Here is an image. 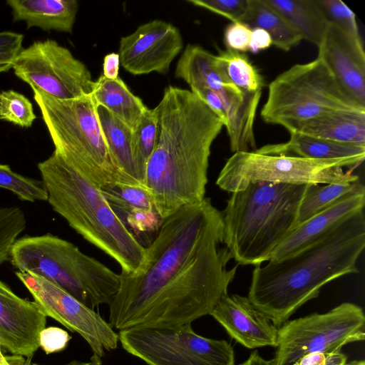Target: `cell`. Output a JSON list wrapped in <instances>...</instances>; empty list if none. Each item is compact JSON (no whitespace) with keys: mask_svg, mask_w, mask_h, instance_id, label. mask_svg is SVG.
<instances>
[{"mask_svg":"<svg viewBox=\"0 0 365 365\" xmlns=\"http://www.w3.org/2000/svg\"><path fill=\"white\" fill-rule=\"evenodd\" d=\"M284 143L266 145L255 151L268 155H284L314 160H333L346 158H365V145L339 143L289 133Z\"/></svg>","mask_w":365,"mask_h":365,"instance_id":"23","label":"cell"},{"mask_svg":"<svg viewBox=\"0 0 365 365\" xmlns=\"http://www.w3.org/2000/svg\"><path fill=\"white\" fill-rule=\"evenodd\" d=\"M345 358L346 356L341 351L333 354L312 353L303 356L292 365H333Z\"/></svg>","mask_w":365,"mask_h":365,"instance_id":"40","label":"cell"},{"mask_svg":"<svg viewBox=\"0 0 365 365\" xmlns=\"http://www.w3.org/2000/svg\"><path fill=\"white\" fill-rule=\"evenodd\" d=\"M155 109L157 140L143 187L163 221L205 197L211 147L224 124L191 91L172 86Z\"/></svg>","mask_w":365,"mask_h":365,"instance_id":"1","label":"cell"},{"mask_svg":"<svg viewBox=\"0 0 365 365\" xmlns=\"http://www.w3.org/2000/svg\"><path fill=\"white\" fill-rule=\"evenodd\" d=\"M358 193H365L364 185L359 181L308 185L299 207L294 227L343 198Z\"/></svg>","mask_w":365,"mask_h":365,"instance_id":"28","label":"cell"},{"mask_svg":"<svg viewBox=\"0 0 365 365\" xmlns=\"http://www.w3.org/2000/svg\"><path fill=\"white\" fill-rule=\"evenodd\" d=\"M14 21H24L28 29L71 33L78 10L76 0H8Z\"/></svg>","mask_w":365,"mask_h":365,"instance_id":"21","label":"cell"},{"mask_svg":"<svg viewBox=\"0 0 365 365\" xmlns=\"http://www.w3.org/2000/svg\"><path fill=\"white\" fill-rule=\"evenodd\" d=\"M287 130L289 133L365 145V111H332L294 124Z\"/></svg>","mask_w":365,"mask_h":365,"instance_id":"20","label":"cell"},{"mask_svg":"<svg viewBox=\"0 0 365 365\" xmlns=\"http://www.w3.org/2000/svg\"><path fill=\"white\" fill-rule=\"evenodd\" d=\"M71 339L68 333L59 327H45L39 335V347L46 354L58 352L67 346Z\"/></svg>","mask_w":365,"mask_h":365,"instance_id":"38","label":"cell"},{"mask_svg":"<svg viewBox=\"0 0 365 365\" xmlns=\"http://www.w3.org/2000/svg\"><path fill=\"white\" fill-rule=\"evenodd\" d=\"M26 365H30V361H29L26 364ZM33 365H38V364H33ZM68 365H102L101 360H93L91 359V361L87 363H76L73 362Z\"/></svg>","mask_w":365,"mask_h":365,"instance_id":"45","label":"cell"},{"mask_svg":"<svg viewBox=\"0 0 365 365\" xmlns=\"http://www.w3.org/2000/svg\"><path fill=\"white\" fill-rule=\"evenodd\" d=\"M222 244L221 215L195 256L135 315L127 329L192 324L210 315L227 294L238 267L227 269L232 258Z\"/></svg>","mask_w":365,"mask_h":365,"instance_id":"6","label":"cell"},{"mask_svg":"<svg viewBox=\"0 0 365 365\" xmlns=\"http://www.w3.org/2000/svg\"><path fill=\"white\" fill-rule=\"evenodd\" d=\"M346 361H347V358H345V359H343L337 361L336 363H335L333 365H346V364L347 363Z\"/></svg>","mask_w":365,"mask_h":365,"instance_id":"47","label":"cell"},{"mask_svg":"<svg viewBox=\"0 0 365 365\" xmlns=\"http://www.w3.org/2000/svg\"><path fill=\"white\" fill-rule=\"evenodd\" d=\"M0 187L11 191L21 200H48L47 190L42 180L23 176L14 172L6 164L0 163Z\"/></svg>","mask_w":365,"mask_h":365,"instance_id":"31","label":"cell"},{"mask_svg":"<svg viewBox=\"0 0 365 365\" xmlns=\"http://www.w3.org/2000/svg\"><path fill=\"white\" fill-rule=\"evenodd\" d=\"M365 193L349 195L294 227L273 252L269 260L289 256L322 237L339 222L364 210Z\"/></svg>","mask_w":365,"mask_h":365,"instance_id":"19","label":"cell"},{"mask_svg":"<svg viewBox=\"0 0 365 365\" xmlns=\"http://www.w3.org/2000/svg\"><path fill=\"white\" fill-rule=\"evenodd\" d=\"M221 216L210 197L185 205L163 221L145 259L135 273L120 272V287L109 303V323L118 331L196 254Z\"/></svg>","mask_w":365,"mask_h":365,"instance_id":"3","label":"cell"},{"mask_svg":"<svg viewBox=\"0 0 365 365\" xmlns=\"http://www.w3.org/2000/svg\"><path fill=\"white\" fill-rule=\"evenodd\" d=\"M11 68L32 89L57 99L77 98L93 91L94 81L87 66L52 39L23 48Z\"/></svg>","mask_w":365,"mask_h":365,"instance_id":"13","label":"cell"},{"mask_svg":"<svg viewBox=\"0 0 365 365\" xmlns=\"http://www.w3.org/2000/svg\"><path fill=\"white\" fill-rule=\"evenodd\" d=\"M346 365H365V361L364 360H354L346 363Z\"/></svg>","mask_w":365,"mask_h":365,"instance_id":"46","label":"cell"},{"mask_svg":"<svg viewBox=\"0 0 365 365\" xmlns=\"http://www.w3.org/2000/svg\"><path fill=\"white\" fill-rule=\"evenodd\" d=\"M91 94L97 107L105 108L131 130L148 109L120 77L110 80L101 75L94 81Z\"/></svg>","mask_w":365,"mask_h":365,"instance_id":"25","label":"cell"},{"mask_svg":"<svg viewBox=\"0 0 365 365\" xmlns=\"http://www.w3.org/2000/svg\"><path fill=\"white\" fill-rule=\"evenodd\" d=\"M239 365H272L270 360L262 358L257 351H253L250 356Z\"/></svg>","mask_w":365,"mask_h":365,"instance_id":"44","label":"cell"},{"mask_svg":"<svg viewBox=\"0 0 365 365\" xmlns=\"http://www.w3.org/2000/svg\"><path fill=\"white\" fill-rule=\"evenodd\" d=\"M182 47L178 29L170 23L155 19L122 37L118 53L121 66L134 76L152 72L165 74Z\"/></svg>","mask_w":365,"mask_h":365,"instance_id":"15","label":"cell"},{"mask_svg":"<svg viewBox=\"0 0 365 365\" xmlns=\"http://www.w3.org/2000/svg\"><path fill=\"white\" fill-rule=\"evenodd\" d=\"M24 35L21 34L0 32V71L4 72L11 68V63L22 50Z\"/></svg>","mask_w":365,"mask_h":365,"instance_id":"36","label":"cell"},{"mask_svg":"<svg viewBox=\"0 0 365 365\" xmlns=\"http://www.w3.org/2000/svg\"><path fill=\"white\" fill-rule=\"evenodd\" d=\"M47 317L35 302L17 296L0 280V346L31 360L39 347Z\"/></svg>","mask_w":365,"mask_h":365,"instance_id":"16","label":"cell"},{"mask_svg":"<svg viewBox=\"0 0 365 365\" xmlns=\"http://www.w3.org/2000/svg\"><path fill=\"white\" fill-rule=\"evenodd\" d=\"M48 202L77 233L113 259L124 273H135L144 247L116 216L101 188L54 150L38 164Z\"/></svg>","mask_w":365,"mask_h":365,"instance_id":"4","label":"cell"},{"mask_svg":"<svg viewBox=\"0 0 365 365\" xmlns=\"http://www.w3.org/2000/svg\"><path fill=\"white\" fill-rule=\"evenodd\" d=\"M96 113L120 182L143 186L133 158L132 130L102 106L96 108Z\"/></svg>","mask_w":365,"mask_h":365,"instance_id":"24","label":"cell"},{"mask_svg":"<svg viewBox=\"0 0 365 365\" xmlns=\"http://www.w3.org/2000/svg\"><path fill=\"white\" fill-rule=\"evenodd\" d=\"M120 57L118 53L112 52L105 56L103 62V76L110 80L118 77Z\"/></svg>","mask_w":365,"mask_h":365,"instance_id":"42","label":"cell"},{"mask_svg":"<svg viewBox=\"0 0 365 365\" xmlns=\"http://www.w3.org/2000/svg\"><path fill=\"white\" fill-rule=\"evenodd\" d=\"M190 91L197 96L222 121L224 127L227 124V116L220 96L212 89L207 87H197Z\"/></svg>","mask_w":365,"mask_h":365,"instance_id":"39","label":"cell"},{"mask_svg":"<svg viewBox=\"0 0 365 365\" xmlns=\"http://www.w3.org/2000/svg\"><path fill=\"white\" fill-rule=\"evenodd\" d=\"M252 29L241 22H232L225 31V43L228 49L237 52L249 51Z\"/></svg>","mask_w":365,"mask_h":365,"instance_id":"37","label":"cell"},{"mask_svg":"<svg viewBox=\"0 0 365 365\" xmlns=\"http://www.w3.org/2000/svg\"><path fill=\"white\" fill-rule=\"evenodd\" d=\"M242 23L250 29L265 30L272 44L284 51L298 46L303 40L297 30L264 0H250L249 10Z\"/></svg>","mask_w":365,"mask_h":365,"instance_id":"27","label":"cell"},{"mask_svg":"<svg viewBox=\"0 0 365 365\" xmlns=\"http://www.w3.org/2000/svg\"><path fill=\"white\" fill-rule=\"evenodd\" d=\"M308 185L253 182L232 192L223 211V244L238 264L259 266L294 229Z\"/></svg>","mask_w":365,"mask_h":365,"instance_id":"5","label":"cell"},{"mask_svg":"<svg viewBox=\"0 0 365 365\" xmlns=\"http://www.w3.org/2000/svg\"><path fill=\"white\" fill-rule=\"evenodd\" d=\"M36 118L33 106L25 96L14 90L0 92V120L29 128Z\"/></svg>","mask_w":365,"mask_h":365,"instance_id":"32","label":"cell"},{"mask_svg":"<svg viewBox=\"0 0 365 365\" xmlns=\"http://www.w3.org/2000/svg\"><path fill=\"white\" fill-rule=\"evenodd\" d=\"M364 247L362 210L297 252L256 266L247 297L279 327L304 304L317 297L325 284L358 273L356 263Z\"/></svg>","mask_w":365,"mask_h":365,"instance_id":"2","label":"cell"},{"mask_svg":"<svg viewBox=\"0 0 365 365\" xmlns=\"http://www.w3.org/2000/svg\"><path fill=\"white\" fill-rule=\"evenodd\" d=\"M281 14L300 34L303 40L317 46L320 43L329 24L325 20L318 0H264Z\"/></svg>","mask_w":365,"mask_h":365,"instance_id":"26","label":"cell"},{"mask_svg":"<svg viewBox=\"0 0 365 365\" xmlns=\"http://www.w3.org/2000/svg\"><path fill=\"white\" fill-rule=\"evenodd\" d=\"M365 316L358 305L342 303L328 312L287 321L278 329L272 365H292L312 353L333 354L349 343L364 340Z\"/></svg>","mask_w":365,"mask_h":365,"instance_id":"12","label":"cell"},{"mask_svg":"<svg viewBox=\"0 0 365 365\" xmlns=\"http://www.w3.org/2000/svg\"><path fill=\"white\" fill-rule=\"evenodd\" d=\"M16 277L32 295L39 309L89 345L91 359L101 360L107 351L118 347V334L109 322L59 285L43 277L21 272Z\"/></svg>","mask_w":365,"mask_h":365,"instance_id":"14","label":"cell"},{"mask_svg":"<svg viewBox=\"0 0 365 365\" xmlns=\"http://www.w3.org/2000/svg\"><path fill=\"white\" fill-rule=\"evenodd\" d=\"M32 90L55 150L100 188L120 182L92 94L61 100Z\"/></svg>","mask_w":365,"mask_h":365,"instance_id":"8","label":"cell"},{"mask_svg":"<svg viewBox=\"0 0 365 365\" xmlns=\"http://www.w3.org/2000/svg\"><path fill=\"white\" fill-rule=\"evenodd\" d=\"M317 47V57L327 65L341 87L365 107V53L361 39L329 24Z\"/></svg>","mask_w":365,"mask_h":365,"instance_id":"17","label":"cell"},{"mask_svg":"<svg viewBox=\"0 0 365 365\" xmlns=\"http://www.w3.org/2000/svg\"><path fill=\"white\" fill-rule=\"evenodd\" d=\"M175 76L190 88L207 87L220 97L237 87L225 75L213 55L199 45L187 44L180 56Z\"/></svg>","mask_w":365,"mask_h":365,"instance_id":"22","label":"cell"},{"mask_svg":"<svg viewBox=\"0 0 365 365\" xmlns=\"http://www.w3.org/2000/svg\"><path fill=\"white\" fill-rule=\"evenodd\" d=\"M365 111L339 84L319 58L297 63L278 75L268 86L262 120L287 130L294 124L332 111Z\"/></svg>","mask_w":365,"mask_h":365,"instance_id":"9","label":"cell"},{"mask_svg":"<svg viewBox=\"0 0 365 365\" xmlns=\"http://www.w3.org/2000/svg\"><path fill=\"white\" fill-rule=\"evenodd\" d=\"M324 17L334 25L356 39H361L356 16L341 0H318Z\"/></svg>","mask_w":365,"mask_h":365,"instance_id":"34","label":"cell"},{"mask_svg":"<svg viewBox=\"0 0 365 365\" xmlns=\"http://www.w3.org/2000/svg\"><path fill=\"white\" fill-rule=\"evenodd\" d=\"M188 3L222 16L232 22H242L250 0H187Z\"/></svg>","mask_w":365,"mask_h":365,"instance_id":"35","label":"cell"},{"mask_svg":"<svg viewBox=\"0 0 365 365\" xmlns=\"http://www.w3.org/2000/svg\"><path fill=\"white\" fill-rule=\"evenodd\" d=\"M251 29L249 51L252 53H256L261 50L269 48L272 45V38L265 30L259 28Z\"/></svg>","mask_w":365,"mask_h":365,"instance_id":"41","label":"cell"},{"mask_svg":"<svg viewBox=\"0 0 365 365\" xmlns=\"http://www.w3.org/2000/svg\"><path fill=\"white\" fill-rule=\"evenodd\" d=\"M219 65L229 80L243 91H262L263 77L244 53L227 48L216 55Z\"/></svg>","mask_w":365,"mask_h":365,"instance_id":"29","label":"cell"},{"mask_svg":"<svg viewBox=\"0 0 365 365\" xmlns=\"http://www.w3.org/2000/svg\"><path fill=\"white\" fill-rule=\"evenodd\" d=\"M26 225V219L20 207H0V266L9 259L11 248Z\"/></svg>","mask_w":365,"mask_h":365,"instance_id":"33","label":"cell"},{"mask_svg":"<svg viewBox=\"0 0 365 365\" xmlns=\"http://www.w3.org/2000/svg\"><path fill=\"white\" fill-rule=\"evenodd\" d=\"M29 361L30 360H24V357L20 356H6L3 354L0 346V365H26Z\"/></svg>","mask_w":365,"mask_h":365,"instance_id":"43","label":"cell"},{"mask_svg":"<svg viewBox=\"0 0 365 365\" xmlns=\"http://www.w3.org/2000/svg\"><path fill=\"white\" fill-rule=\"evenodd\" d=\"M118 334L123 349L148 365H235L230 343L200 336L191 324L135 327Z\"/></svg>","mask_w":365,"mask_h":365,"instance_id":"11","label":"cell"},{"mask_svg":"<svg viewBox=\"0 0 365 365\" xmlns=\"http://www.w3.org/2000/svg\"><path fill=\"white\" fill-rule=\"evenodd\" d=\"M210 315L231 338L247 349L277 346L279 327L247 297L227 294L221 298Z\"/></svg>","mask_w":365,"mask_h":365,"instance_id":"18","label":"cell"},{"mask_svg":"<svg viewBox=\"0 0 365 365\" xmlns=\"http://www.w3.org/2000/svg\"><path fill=\"white\" fill-rule=\"evenodd\" d=\"M158 116L155 109L145 111L136 127L132 130L131 147L134 165L143 186L145 168L155 146Z\"/></svg>","mask_w":365,"mask_h":365,"instance_id":"30","label":"cell"},{"mask_svg":"<svg viewBox=\"0 0 365 365\" xmlns=\"http://www.w3.org/2000/svg\"><path fill=\"white\" fill-rule=\"evenodd\" d=\"M9 259L18 272L59 285L93 309L109 304L120 287L119 274L73 243L51 234L18 238Z\"/></svg>","mask_w":365,"mask_h":365,"instance_id":"7","label":"cell"},{"mask_svg":"<svg viewBox=\"0 0 365 365\" xmlns=\"http://www.w3.org/2000/svg\"><path fill=\"white\" fill-rule=\"evenodd\" d=\"M364 159L346 158L314 160L284 155H268L255 150L237 152L227 159L216 180L222 190L233 192L253 182L294 185L329 184L359 181L343 167H355Z\"/></svg>","mask_w":365,"mask_h":365,"instance_id":"10","label":"cell"},{"mask_svg":"<svg viewBox=\"0 0 365 365\" xmlns=\"http://www.w3.org/2000/svg\"><path fill=\"white\" fill-rule=\"evenodd\" d=\"M0 73H1V72L0 71Z\"/></svg>","mask_w":365,"mask_h":365,"instance_id":"48","label":"cell"}]
</instances>
